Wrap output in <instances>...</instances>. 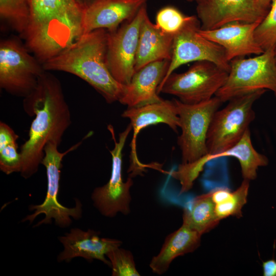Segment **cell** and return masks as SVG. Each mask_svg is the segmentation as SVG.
I'll use <instances>...</instances> for the list:
<instances>
[{"instance_id":"6da1fadb","label":"cell","mask_w":276,"mask_h":276,"mask_svg":"<svg viewBox=\"0 0 276 276\" xmlns=\"http://www.w3.org/2000/svg\"><path fill=\"white\" fill-rule=\"evenodd\" d=\"M22 106L28 115L35 116L29 138L21 145L20 152V174L27 179L38 171L45 145L53 142L59 146L72 121L60 82L48 71L43 73L35 88L24 98Z\"/></svg>"},{"instance_id":"7a4b0ae2","label":"cell","mask_w":276,"mask_h":276,"mask_svg":"<svg viewBox=\"0 0 276 276\" xmlns=\"http://www.w3.org/2000/svg\"><path fill=\"white\" fill-rule=\"evenodd\" d=\"M29 21L21 35L42 63L83 35V9L76 0H28Z\"/></svg>"},{"instance_id":"3957f363","label":"cell","mask_w":276,"mask_h":276,"mask_svg":"<svg viewBox=\"0 0 276 276\" xmlns=\"http://www.w3.org/2000/svg\"><path fill=\"white\" fill-rule=\"evenodd\" d=\"M108 31L100 29L82 35L74 43L42 64L46 71L68 73L81 78L106 101H120L126 85L118 82L107 62Z\"/></svg>"},{"instance_id":"277c9868","label":"cell","mask_w":276,"mask_h":276,"mask_svg":"<svg viewBox=\"0 0 276 276\" xmlns=\"http://www.w3.org/2000/svg\"><path fill=\"white\" fill-rule=\"evenodd\" d=\"M266 91L259 90L233 98L214 113L207 134L208 155L224 152L241 139L255 118L254 103Z\"/></svg>"},{"instance_id":"5b68a950","label":"cell","mask_w":276,"mask_h":276,"mask_svg":"<svg viewBox=\"0 0 276 276\" xmlns=\"http://www.w3.org/2000/svg\"><path fill=\"white\" fill-rule=\"evenodd\" d=\"M274 48L251 58L230 61V70L223 85L215 95L222 102L261 89L270 90L276 97V61Z\"/></svg>"},{"instance_id":"8992f818","label":"cell","mask_w":276,"mask_h":276,"mask_svg":"<svg viewBox=\"0 0 276 276\" xmlns=\"http://www.w3.org/2000/svg\"><path fill=\"white\" fill-rule=\"evenodd\" d=\"M18 39H4L0 43V87L13 96H28L45 71L42 64L30 54Z\"/></svg>"},{"instance_id":"52a82bcc","label":"cell","mask_w":276,"mask_h":276,"mask_svg":"<svg viewBox=\"0 0 276 276\" xmlns=\"http://www.w3.org/2000/svg\"><path fill=\"white\" fill-rule=\"evenodd\" d=\"M179 118L181 134L177 144L181 152V164L193 163L208 154L206 137L212 118L222 102L216 96L189 104L173 99Z\"/></svg>"},{"instance_id":"ba28073f","label":"cell","mask_w":276,"mask_h":276,"mask_svg":"<svg viewBox=\"0 0 276 276\" xmlns=\"http://www.w3.org/2000/svg\"><path fill=\"white\" fill-rule=\"evenodd\" d=\"M228 74V72L213 62L196 61L183 73H172L158 94L175 96L186 104L198 103L215 96L225 83Z\"/></svg>"},{"instance_id":"9c48e42d","label":"cell","mask_w":276,"mask_h":276,"mask_svg":"<svg viewBox=\"0 0 276 276\" xmlns=\"http://www.w3.org/2000/svg\"><path fill=\"white\" fill-rule=\"evenodd\" d=\"M82 143L78 142L71 147L66 151L60 152L58 150V145L55 142H50L44 147V155L41 164L46 169L47 176V192L45 198L42 203L39 205H31L30 210H35L33 214L27 216L23 221H29L32 223L35 218L41 214L45 217L35 226L43 223H51L52 219L55 220L56 225L64 227L68 226L72 220L70 217L78 219L82 215V205L78 200H76V206L66 208L58 201L57 196L59 190L60 169L62 160L65 155L76 150Z\"/></svg>"},{"instance_id":"30bf717a","label":"cell","mask_w":276,"mask_h":276,"mask_svg":"<svg viewBox=\"0 0 276 276\" xmlns=\"http://www.w3.org/2000/svg\"><path fill=\"white\" fill-rule=\"evenodd\" d=\"M197 16H189L182 28L173 37L172 53L166 74L157 88V93L168 77L178 67L191 62L207 61L229 72L230 62L225 50L218 44L201 36Z\"/></svg>"},{"instance_id":"8fae6325","label":"cell","mask_w":276,"mask_h":276,"mask_svg":"<svg viewBox=\"0 0 276 276\" xmlns=\"http://www.w3.org/2000/svg\"><path fill=\"white\" fill-rule=\"evenodd\" d=\"M114 142L113 149L109 152L112 156L111 173L107 183L94 189L91 194L94 205L103 216L114 217L118 213L128 215L130 213L131 197L130 188L133 185L131 177L123 181L122 174V150L127 137L132 129L131 124L119 134V140L116 139L113 127L109 125Z\"/></svg>"},{"instance_id":"7c38bea8","label":"cell","mask_w":276,"mask_h":276,"mask_svg":"<svg viewBox=\"0 0 276 276\" xmlns=\"http://www.w3.org/2000/svg\"><path fill=\"white\" fill-rule=\"evenodd\" d=\"M148 14L146 4L135 16L116 30L108 31L107 62L113 78L128 85L135 73V62L141 25Z\"/></svg>"},{"instance_id":"4fadbf2b","label":"cell","mask_w":276,"mask_h":276,"mask_svg":"<svg viewBox=\"0 0 276 276\" xmlns=\"http://www.w3.org/2000/svg\"><path fill=\"white\" fill-rule=\"evenodd\" d=\"M268 11L255 0H204L196 7L203 30H214L235 21H261Z\"/></svg>"},{"instance_id":"5bb4252c","label":"cell","mask_w":276,"mask_h":276,"mask_svg":"<svg viewBox=\"0 0 276 276\" xmlns=\"http://www.w3.org/2000/svg\"><path fill=\"white\" fill-rule=\"evenodd\" d=\"M148 0H96L83 11V35L103 29L116 30L130 20Z\"/></svg>"},{"instance_id":"9a60e30c","label":"cell","mask_w":276,"mask_h":276,"mask_svg":"<svg viewBox=\"0 0 276 276\" xmlns=\"http://www.w3.org/2000/svg\"><path fill=\"white\" fill-rule=\"evenodd\" d=\"M261 21H235L212 30L200 28L198 32L201 36L221 46L230 62L236 58L257 55L264 52L254 37L255 29Z\"/></svg>"},{"instance_id":"2e32d148","label":"cell","mask_w":276,"mask_h":276,"mask_svg":"<svg viewBox=\"0 0 276 276\" xmlns=\"http://www.w3.org/2000/svg\"><path fill=\"white\" fill-rule=\"evenodd\" d=\"M99 232L90 229L87 231L75 228L59 238L64 249L57 257L58 262H69L76 257H82L88 262L94 259L101 261L111 267V263L105 256L109 251L119 247L121 241L111 238H100Z\"/></svg>"},{"instance_id":"e0dca14e","label":"cell","mask_w":276,"mask_h":276,"mask_svg":"<svg viewBox=\"0 0 276 276\" xmlns=\"http://www.w3.org/2000/svg\"><path fill=\"white\" fill-rule=\"evenodd\" d=\"M123 118H128L133 129L131 144V156L132 168L138 169L141 165L136 152V137L141 129L150 125L159 123L167 124L173 130L177 131L179 127V118L174 100H161L159 101L137 107H128L122 114Z\"/></svg>"},{"instance_id":"ac0fdd59","label":"cell","mask_w":276,"mask_h":276,"mask_svg":"<svg viewBox=\"0 0 276 276\" xmlns=\"http://www.w3.org/2000/svg\"><path fill=\"white\" fill-rule=\"evenodd\" d=\"M170 61H154L136 71L119 102L133 107L162 100L157 95V88L166 74Z\"/></svg>"},{"instance_id":"d6986e66","label":"cell","mask_w":276,"mask_h":276,"mask_svg":"<svg viewBox=\"0 0 276 276\" xmlns=\"http://www.w3.org/2000/svg\"><path fill=\"white\" fill-rule=\"evenodd\" d=\"M173 37L174 35L164 32L153 24L147 14L141 27L135 71L154 61H170Z\"/></svg>"},{"instance_id":"ffe728a7","label":"cell","mask_w":276,"mask_h":276,"mask_svg":"<svg viewBox=\"0 0 276 276\" xmlns=\"http://www.w3.org/2000/svg\"><path fill=\"white\" fill-rule=\"evenodd\" d=\"M201 236L183 224L168 235L159 253L150 261L149 267L153 272L165 273L176 258L195 251L200 245Z\"/></svg>"},{"instance_id":"44dd1931","label":"cell","mask_w":276,"mask_h":276,"mask_svg":"<svg viewBox=\"0 0 276 276\" xmlns=\"http://www.w3.org/2000/svg\"><path fill=\"white\" fill-rule=\"evenodd\" d=\"M223 156L236 158L240 165L242 177L249 181L257 178L259 167L266 166L269 162L265 155L259 153L253 147L249 129L246 130L239 142L233 147L215 155L207 154L201 157L200 160L205 165L212 159Z\"/></svg>"},{"instance_id":"7402d4cb","label":"cell","mask_w":276,"mask_h":276,"mask_svg":"<svg viewBox=\"0 0 276 276\" xmlns=\"http://www.w3.org/2000/svg\"><path fill=\"white\" fill-rule=\"evenodd\" d=\"M219 222L211 192L197 196L183 210L182 224L201 235L213 229Z\"/></svg>"},{"instance_id":"603a6c76","label":"cell","mask_w":276,"mask_h":276,"mask_svg":"<svg viewBox=\"0 0 276 276\" xmlns=\"http://www.w3.org/2000/svg\"><path fill=\"white\" fill-rule=\"evenodd\" d=\"M249 181L243 179L241 185L233 192L224 188H216L211 191L215 213L220 221L230 216H242V209L247 202Z\"/></svg>"},{"instance_id":"cb8c5ba5","label":"cell","mask_w":276,"mask_h":276,"mask_svg":"<svg viewBox=\"0 0 276 276\" xmlns=\"http://www.w3.org/2000/svg\"><path fill=\"white\" fill-rule=\"evenodd\" d=\"M0 14L2 18L22 35L29 21L28 0H0Z\"/></svg>"},{"instance_id":"d4e9b609","label":"cell","mask_w":276,"mask_h":276,"mask_svg":"<svg viewBox=\"0 0 276 276\" xmlns=\"http://www.w3.org/2000/svg\"><path fill=\"white\" fill-rule=\"evenodd\" d=\"M254 37L264 51L276 45V0L272 1L267 14L255 29Z\"/></svg>"},{"instance_id":"484cf974","label":"cell","mask_w":276,"mask_h":276,"mask_svg":"<svg viewBox=\"0 0 276 276\" xmlns=\"http://www.w3.org/2000/svg\"><path fill=\"white\" fill-rule=\"evenodd\" d=\"M106 256L111 263L112 276H140L131 252L117 247L108 251Z\"/></svg>"},{"instance_id":"4316f807","label":"cell","mask_w":276,"mask_h":276,"mask_svg":"<svg viewBox=\"0 0 276 276\" xmlns=\"http://www.w3.org/2000/svg\"><path fill=\"white\" fill-rule=\"evenodd\" d=\"M188 17L177 8L167 6L157 12L155 25L164 32L174 35L182 28Z\"/></svg>"},{"instance_id":"83f0119b","label":"cell","mask_w":276,"mask_h":276,"mask_svg":"<svg viewBox=\"0 0 276 276\" xmlns=\"http://www.w3.org/2000/svg\"><path fill=\"white\" fill-rule=\"evenodd\" d=\"M17 147L15 142L0 150V169L7 175L21 171V156L17 151Z\"/></svg>"},{"instance_id":"f1b7e54d","label":"cell","mask_w":276,"mask_h":276,"mask_svg":"<svg viewBox=\"0 0 276 276\" xmlns=\"http://www.w3.org/2000/svg\"><path fill=\"white\" fill-rule=\"evenodd\" d=\"M19 136L7 124L0 122V150L8 145L16 142Z\"/></svg>"},{"instance_id":"f546056e","label":"cell","mask_w":276,"mask_h":276,"mask_svg":"<svg viewBox=\"0 0 276 276\" xmlns=\"http://www.w3.org/2000/svg\"><path fill=\"white\" fill-rule=\"evenodd\" d=\"M262 268L264 276H276V261L274 259L263 262Z\"/></svg>"},{"instance_id":"4dcf8cb0","label":"cell","mask_w":276,"mask_h":276,"mask_svg":"<svg viewBox=\"0 0 276 276\" xmlns=\"http://www.w3.org/2000/svg\"><path fill=\"white\" fill-rule=\"evenodd\" d=\"M261 7L269 10L272 0H255Z\"/></svg>"},{"instance_id":"1f68e13d","label":"cell","mask_w":276,"mask_h":276,"mask_svg":"<svg viewBox=\"0 0 276 276\" xmlns=\"http://www.w3.org/2000/svg\"><path fill=\"white\" fill-rule=\"evenodd\" d=\"M96 1V0H76L77 3L83 9Z\"/></svg>"},{"instance_id":"d6a6232c","label":"cell","mask_w":276,"mask_h":276,"mask_svg":"<svg viewBox=\"0 0 276 276\" xmlns=\"http://www.w3.org/2000/svg\"><path fill=\"white\" fill-rule=\"evenodd\" d=\"M186 1L189 2H196L197 4H198L203 1L204 0H186Z\"/></svg>"},{"instance_id":"836d02e7","label":"cell","mask_w":276,"mask_h":276,"mask_svg":"<svg viewBox=\"0 0 276 276\" xmlns=\"http://www.w3.org/2000/svg\"><path fill=\"white\" fill-rule=\"evenodd\" d=\"M274 52L275 60L276 61V45L274 46Z\"/></svg>"}]
</instances>
